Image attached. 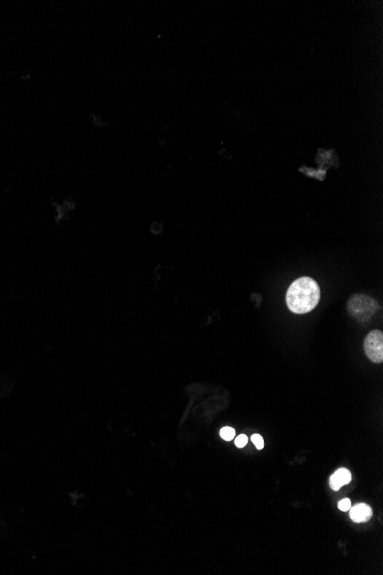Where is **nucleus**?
<instances>
[{
	"mask_svg": "<svg viewBox=\"0 0 383 575\" xmlns=\"http://www.w3.org/2000/svg\"><path fill=\"white\" fill-rule=\"evenodd\" d=\"M320 300V287L309 277L298 278L289 286L286 302L294 314L303 315L314 310Z\"/></svg>",
	"mask_w": 383,
	"mask_h": 575,
	"instance_id": "nucleus-1",
	"label": "nucleus"
},
{
	"mask_svg": "<svg viewBox=\"0 0 383 575\" xmlns=\"http://www.w3.org/2000/svg\"><path fill=\"white\" fill-rule=\"evenodd\" d=\"M377 303L370 296L358 294L353 295L348 302V312L359 322H367L374 315Z\"/></svg>",
	"mask_w": 383,
	"mask_h": 575,
	"instance_id": "nucleus-2",
	"label": "nucleus"
},
{
	"mask_svg": "<svg viewBox=\"0 0 383 575\" xmlns=\"http://www.w3.org/2000/svg\"><path fill=\"white\" fill-rule=\"evenodd\" d=\"M366 356L374 363L383 361V334L381 331H372L367 334L364 342Z\"/></svg>",
	"mask_w": 383,
	"mask_h": 575,
	"instance_id": "nucleus-3",
	"label": "nucleus"
},
{
	"mask_svg": "<svg viewBox=\"0 0 383 575\" xmlns=\"http://www.w3.org/2000/svg\"><path fill=\"white\" fill-rule=\"evenodd\" d=\"M350 518L354 522H366L372 517V509L367 504H358L356 507L350 508Z\"/></svg>",
	"mask_w": 383,
	"mask_h": 575,
	"instance_id": "nucleus-4",
	"label": "nucleus"
},
{
	"mask_svg": "<svg viewBox=\"0 0 383 575\" xmlns=\"http://www.w3.org/2000/svg\"><path fill=\"white\" fill-rule=\"evenodd\" d=\"M350 481H351V473L347 468H340L330 476L329 484L333 490H340L343 486L348 485Z\"/></svg>",
	"mask_w": 383,
	"mask_h": 575,
	"instance_id": "nucleus-5",
	"label": "nucleus"
},
{
	"mask_svg": "<svg viewBox=\"0 0 383 575\" xmlns=\"http://www.w3.org/2000/svg\"><path fill=\"white\" fill-rule=\"evenodd\" d=\"M234 435L235 430L232 427H224L221 429V438L225 440V441H231V440L234 439Z\"/></svg>",
	"mask_w": 383,
	"mask_h": 575,
	"instance_id": "nucleus-6",
	"label": "nucleus"
},
{
	"mask_svg": "<svg viewBox=\"0 0 383 575\" xmlns=\"http://www.w3.org/2000/svg\"><path fill=\"white\" fill-rule=\"evenodd\" d=\"M251 441H253V443L255 444V447L257 449H259V450H260V449L264 448V440H263V438L260 437V435H258V434L253 435V438H251Z\"/></svg>",
	"mask_w": 383,
	"mask_h": 575,
	"instance_id": "nucleus-7",
	"label": "nucleus"
},
{
	"mask_svg": "<svg viewBox=\"0 0 383 575\" xmlns=\"http://www.w3.org/2000/svg\"><path fill=\"white\" fill-rule=\"evenodd\" d=\"M350 508H351V502H350V499H348V498H344L339 503V509L341 510V511L347 512V511H349Z\"/></svg>",
	"mask_w": 383,
	"mask_h": 575,
	"instance_id": "nucleus-8",
	"label": "nucleus"
},
{
	"mask_svg": "<svg viewBox=\"0 0 383 575\" xmlns=\"http://www.w3.org/2000/svg\"><path fill=\"white\" fill-rule=\"evenodd\" d=\"M247 443H248V438H247L246 435H244V434L239 435V437L235 439V446L237 448H244Z\"/></svg>",
	"mask_w": 383,
	"mask_h": 575,
	"instance_id": "nucleus-9",
	"label": "nucleus"
}]
</instances>
